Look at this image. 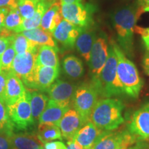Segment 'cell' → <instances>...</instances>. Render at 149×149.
Wrapping results in <instances>:
<instances>
[{"label": "cell", "instance_id": "cell-23", "mask_svg": "<svg viewBox=\"0 0 149 149\" xmlns=\"http://www.w3.org/2000/svg\"><path fill=\"white\" fill-rule=\"evenodd\" d=\"M57 50L51 46H39L37 53V64L42 66L59 68Z\"/></svg>", "mask_w": 149, "mask_h": 149}, {"label": "cell", "instance_id": "cell-41", "mask_svg": "<svg viewBox=\"0 0 149 149\" xmlns=\"http://www.w3.org/2000/svg\"><path fill=\"white\" fill-rule=\"evenodd\" d=\"M143 68L145 70V72L149 75V51L145 55L143 59Z\"/></svg>", "mask_w": 149, "mask_h": 149}, {"label": "cell", "instance_id": "cell-40", "mask_svg": "<svg viewBox=\"0 0 149 149\" xmlns=\"http://www.w3.org/2000/svg\"><path fill=\"white\" fill-rule=\"evenodd\" d=\"M9 11L8 9L0 8V33L4 29L5 19Z\"/></svg>", "mask_w": 149, "mask_h": 149}, {"label": "cell", "instance_id": "cell-10", "mask_svg": "<svg viewBox=\"0 0 149 149\" xmlns=\"http://www.w3.org/2000/svg\"><path fill=\"white\" fill-rule=\"evenodd\" d=\"M128 131L138 140H149V104L133 113L128 124Z\"/></svg>", "mask_w": 149, "mask_h": 149}, {"label": "cell", "instance_id": "cell-48", "mask_svg": "<svg viewBox=\"0 0 149 149\" xmlns=\"http://www.w3.org/2000/svg\"><path fill=\"white\" fill-rule=\"evenodd\" d=\"M40 149H44V148H43V146H41L40 148Z\"/></svg>", "mask_w": 149, "mask_h": 149}, {"label": "cell", "instance_id": "cell-18", "mask_svg": "<svg viewBox=\"0 0 149 149\" xmlns=\"http://www.w3.org/2000/svg\"><path fill=\"white\" fill-rule=\"evenodd\" d=\"M63 19L61 13L60 1H54L49 6L41 22L40 28L53 34L55 29Z\"/></svg>", "mask_w": 149, "mask_h": 149}, {"label": "cell", "instance_id": "cell-19", "mask_svg": "<svg viewBox=\"0 0 149 149\" xmlns=\"http://www.w3.org/2000/svg\"><path fill=\"white\" fill-rule=\"evenodd\" d=\"M129 133L128 130L122 131H104L97 140L92 149H115Z\"/></svg>", "mask_w": 149, "mask_h": 149}, {"label": "cell", "instance_id": "cell-6", "mask_svg": "<svg viewBox=\"0 0 149 149\" xmlns=\"http://www.w3.org/2000/svg\"><path fill=\"white\" fill-rule=\"evenodd\" d=\"M95 11L94 6L89 3H61V13L63 19L82 29L91 27L93 23V17Z\"/></svg>", "mask_w": 149, "mask_h": 149}, {"label": "cell", "instance_id": "cell-26", "mask_svg": "<svg viewBox=\"0 0 149 149\" xmlns=\"http://www.w3.org/2000/svg\"><path fill=\"white\" fill-rule=\"evenodd\" d=\"M37 136L43 144L55 139H62V135L58 126L50 123L39 124Z\"/></svg>", "mask_w": 149, "mask_h": 149}, {"label": "cell", "instance_id": "cell-33", "mask_svg": "<svg viewBox=\"0 0 149 149\" xmlns=\"http://www.w3.org/2000/svg\"><path fill=\"white\" fill-rule=\"evenodd\" d=\"M7 73L8 72L0 71V100H1L4 103L6 88Z\"/></svg>", "mask_w": 149, "mask_h": 149}, {"label": "cell", "instance_id": "cell-14", "mask_svg": "<svg viewBox=\"0 0 149 149\" xmlns=\"http://www.w3.org/2000/svg\"><path fill=\"white\" fill-rule=\"evenodd\" d=\"M59 68L42 66L37 64L35 72L34 88L46 91L57 79Z\"/></svg>", "mask_w": 149, "mask_h": 149}, {"label": "cell", "instance_id": "cell-22", "mask_svg": "<svg viewBox=\"0 0 149 149\" xmlns=\"http://www.w3.org/2000/svg\"><path fill=\"white\" fill-rule=\"evenodd\" d=\"M26 38L35 43L37 46H51L59 51L57 42L53 36V34L48 31H44L42 28H37L35 29L24 31L22 33Z\"/></svg>", "mask_w": 149, "mask_h": 149}, {"label": "cell", "instance_id": "cell-34", "mask_svg": "<svg viewBox=\"0 0 149 149\" xmlns=\"http://www.w3.org/2000/svg\"><path fill=\"white\" fill-rule=\"evenodd\" d=\"M137 138L129 132L125 139L123 140L121 144L119 145L115 149H128L130 146H132L134 143L137 141Z\"/></svg>", "mask_w": 149, "mask_h": 149}, {"label": "cell", "instance_id": "cell-20", "mask_svg": "<svg viewBox=\"0 0 149 149\" xmlns=\"http://www.w3.org/2000/svg\"><path fill=\"white\" fill-rule=\"evenodd\" d=\"M8 137L10 149H40L43 146V144L35 134L13 133Z\"/></svg>", "mask_w": 149, "mask_h": 149}, {"label": "cell", "instance_id": "cell-31", "mask_svg": "<svg viewBox=\"0 0 149 149\" xmlns=\"http://www.w3.org/2000/svg\"><path fill=\"white\" fill-rule=\"evenodd\" d=\"M40 0H19L18 10L23 19L33 17Z\"/></svg>", "mask_w": 149, "mask_h": 149}, {"label": "cell", "instance_id": "cell-3", "mask_svg": "<svg viewBox=\"0 0 149 149\" xmlns=\"http://www.w3.org/2000/svg\"><path fill=\"white\" fill-rule=\"evenodd\" d=\"M117 59L113 44L109 45L108 58L101 72L96 79L91 80L97 91L99 95L111 98L124 93L117 72Z\"/></svg>", "mask_w": 149, "mask_h": 149}, {"label": "cell", "instance_id": "cell-39", "mask_svg": "<svg viewBox=\"0 0 149 149\" xmlns=\"http://www.w3.org/2000/svg\"><path fill=\"white\" fill-rule=\"evenodd\" d=\"M0 149H10L9 137L3 133L0 134Z\"/></svg>", "mask_w": 149, "mask_h": 149}, {"label": "cell", "instance_id": "cell-12", "mask_svg": "<svg viewBox=\"0 0 149 149\" xmlns=\"http://www.w3.org/2000/svg\"><path fill=\"white\" fill-rule=\"evenodd\" d=\"M76 87L73 84L63 80H57L46 91L50 100L61 107H69L72 101Z\"/></svg>", "mask_w": 149, "mask_h": 149}, {"label": "cell", "instance_id": "cell-35", "mask_svg": "<svg viewBox=\"0 0 149 149\" xmlns=\"http://www.w3.org/2000/svg\"><path fill=\"white\" fill-rule=\"evenodd\" d=\"M19 0H0V8H6L8 10L18 9Z\"/></svg>", "mask_w": 149, "mask_h": 149}, {"label": "cell", "instance_id": "cell-28", "mask_svg": "<svg viewBox=\"0 0 149 149\" xmlns=\"http://www.w3.org/2000/svg\"><path fill=\"white\" fill-rule=\"evenodd\" d=\"M11 45L16 54L26 52H37L39 46L31 42L22 33H16L11 35Z\"/></svg>", "mask_w": 149, "mask_h": 149}, {"label": "cell", "instance_id": "cell-8", "mask_svg": "<svg viewBox=\"0 0 149 149\" xmlns=\"http://www.w3.org/2000/svg\"><path fill=\"white\" fill-rule=\"evenodd\" d=\"M8 116L14 128L26 130L35 124L32 116L30 93L26 91V95L12 105H6Z\"/></svg>", "mask_w": 149, "mask_h": 149}, {"label": "cell", "instance_id": "cell-36", "mask_svg": "<svg viewBox=\"0 0 149 149\" xmlns=\"http://www.w3.org/2000/svg\"><path fill=\"white\" fill-rule=\"evenodd\" d=\"M135 31L141 35L145 46H146V48L148 47L149 46V27L144 29V28L135 26Z\"/></svg>", "mask_w": 149, "mask_h": 149}, {"label": "cell", "instance_id": "cell-21", "mask_svg": "<svg viewBox=\"0 0 149 149\" xmlns=\"http://www.w3.org/2000/svg\"><path fill=\"white\" fill-rule=\"evenodd\" d=\"M69 107H63L50 100L47 105L39 118V122L50 123L58 126L64 115L69 110Z\"/></svg>", "mask_w": 149, "mask_h": 149}, {"label": "cell", "instance_id": "cell-16", "mask_svg": "<svg viewBox=\"0 0 149 149\" xmlns=\"http://www.w3.org/2000/svg\"><path fill=\"white\" fill-rule=\"evenodd\" d=\"M105 130L97 128L91 122H88L80 129L73 139L84 149H92L97 140Z\"/></svg>", "mask_w": 149, "mask_h": 149}, {"label": "cell", "instance_id": "cell-15", "mask_svg": "<svg viewBox=\"0 0 149 149\" xmlns=\"http://www.w3.org/2000/svg\"><path fill=\"white\" fill-rule=\"evenodd\" d=\"M26 91L22 81L11 72L7 73L5 103L12 105L26 95Z\"/></svg>", "mask_w": 149, "mask_h": 149}, {"label": "cell", "instance_id": "cell-50", "mask_svg": "<svg viewBox=\"0 0 149 149\" xmlns=\"http://www.w3.org/2000/svg\"><path fill=\"white\" fill-rule=\"evenodd\" d=\"M0 71H1V70H0Z\"/></svg>", "mask_w": 149, "mask_h": 149}, {"label": "cell", "instance_id": "cell-49", "mask_svg": "<svg viewBox=\"0 0 149 149\" xmlns=\"http://www.w3.org/2000/svg\"><path fill=\"white\" fill-rule=\"evenodd\" d=\"M128 149H133V147H130V148H129Z\"/></svg>", "mask_w": 149, "mask_h": 149}, {"label": "cell", "instance_id": "cell-13", "mask_svg": "<svg viewBox=\"0 0 149 149\" xmlns=\"http://www.w3.org/2000/svg\"><path fill=\"white\" fill-rule=\"evenodd\" d=\"M85 125L79 113L75 110L69 109L58 124L62 137L68 141L73 139L77 132Z\"/></svg>", "mask_w": 149, "mask_h": 149}, {"label": "cell", "instance_id": "cell-27", "mask_svg": "<svg viewBox=\"0 0 149 149\" xmlns=\"http://www.w3.org/2000/svg\"><path fill=\"white\" fill-rule=\"evenodd\" d=\"M30 93V104H31L32 116L34 120H37L44 111L48 102V98L46 95L37 91Z\"/></svg>", "mask_w": 149, "mask_h": 149}, {"label": "cell", "instance_id": "cell-1", "mask_svg": "<svg viewBox=\"0 0 149 149\" xmlns=\"http://www.w3.org/2000/svg\"><path fill=\"white\" fill-rule=\"evenodd\" d=\"M141 8L136 9L132 6H125L115 10L111 15V23L116 33L119 46L125 55L133 56L134 32Z\"/></svg>", "mask_w": 149, "mask_h": 149}, {"label": "cell", "instance_id": "cell-2", "mask_svg": "<svg viewBox=\"0 0 149 149\" xmlns=\"http://www.w3.org/2000/svg\"><path fill=\"white\" fill-rule=\"evenodd\" d=\"M124 105L115 98H105L97 101L91 115V122L99 129L113 130L124 122L122 112Z\"/></svg>", "mask_w": 149, "mask_h": 149}, {"label": "cell", "instance_id": "cell-11", "mask_svg": "<svg viewBox=\"0 0 149 149\" xmlns=\"http://www.w3.org/2000/svg\"><path fill=\"white\" fill-rule=\"evenodd\" d=\"M84 29L63 19L54 31L53 36L56 42L60 43L64 49L70 50L75 46L76 40Z\"/></svg>", "mask_w": 149, "mask_h": 149}, {"label": "cell", "instance_id": "cell-44", "mask_svg": "<svg viewBox=\"0 0 149 149\" xmlns=\"http://www.w3.org/2000/svg\"><path fill=\"white\" fill-rule=\"evenodd\" d=\"M137 3L139 8L142 10L144 7H146L147 6L149 5V0H137Z\"/></svg>", "mask_w": 149, "mask_h": 149}, {"label": "cell", "instance_id": "cell-30", "mask_svg": "<svg viewBox=\"0 0 149 149\" xmlns=\"http://www.w3.org/2000/svg\"><path fill=\"white\" fill-rule=\"evenodd\" d=\"M5 104L4 102L0 100V132L10 137L14 133V128L9 118L7 106Z\"/></svg>", "mask_w": 149, "mask_h": 149}, {"label": "cell", "instance_id": "cell-47", "mask_svg": "<svg viewBox=\"0 0 149 149\" xmlns=\"http://www.w3.org/2000/svg\"><path fill=\"white\" fill-rule=\"evenodd\" d=\"M146 49H147V51H149V46H148V47H147V48H146Z\"/></svg>", "mask_w": 149, "mask_h": 149}, {"label": "cell", "instance_id": "cell-32", "mask_svg": "<svg viewBox=\"0 0 149 149\" xmlns=\"http://www.w3.org/2000/svg\"><path fill=\"white\" fill-rule=\"evenodd\" d=\"M15 56L16 53L13 47L10 45L0 57V70L6 72H10Z\"/></svg>", "mask_w": 149, "mask_h": 149}, {"label": "cell", "instance_id": "cell-9", "mask_svg": "<svg viewBox=\"0 0 149 149\" xmlns=\"http://www.w3.org/2000/svg\"><path fill=\"white\" fill-rule=\"evenodd\" d=\"M109 45L108 37L105 33L101 32L97 35L88 61L92 80L97 78L107 62L109 55Z\"/></svg>", "mask_w": 149, "mask_h": 149}, {"label": "cell", "instance_id": "cell-29", "mask_svg": "<svg viewBox=\"0 0 149 149\" xmlns=\"http://www.w3.org/2000/svg\"><path fill=\"white\" fill-rule=\"evenodd\" d=\"M22 22H23V17L18 9L10 10L6 17L4 29L14 33H19Z\"/></svg>", "mask_w": 149, "mask_h": 149}, {"label": "cell", "instance_id": "cell-25", "mask_svg": "<svg viewBox=\"0 0 149 149\" xmlns=\"http://www.w3.org/2000/svg\"><path fill=\"white\" fill-rule=\"evenodd\" d=\"M63 70L72 79H79L84 74V68L82 61L74 55H68L63 59Z\"/></svg>", "mask_w": 149, "mask_h": 149}, {"label": "cell", "instance_id": "cell-46", "mask_svg": "<svg viewBox=\"0 0 149 149\" xmlns=\"http://www.w3.org/2000/svg\"><path fill=\"white\" fill-rule=\"evenodd\" d=\"M142 11L143 12L149 13V5L147 6H146V7H144V8L142 9Z\"/></svg>", "mask_w": 149, "mask_h": 149}, {"label": "cell", "instance_id": "cell-38", "mask_svg": "<svg viewBox=\"0 0 149 149\" xmlns=\"http://www.w3.org/2000/svg\"><path fill=\"white\" fill-rule=\"evenodd\" d=\"M44 149H66V146L60 141H48L43 144Z\"/></svg>", "mask_w": 149, "mask_h": 149}, {"label": "cell", "instance_id": "cell-5", "mask_svg": "<svg viewBox=\"0 0 149 149\" xmlns=\"http://www.w3.org/2000/svg\"><path fill=\"white\" fill-rule=\"evenodd\" d=\"M98 92L92 83H84L76 87L72 104L74 110L79 113L86 124L90 122L91 115L98 101Z\"/></svg>", "mask_w": 149, "mask_h": 149}, {"label": "cell", "instance_id": "cell-7", "mask_svg": "<svg viewBox=\"0 0 149 149\" xmlns=\"http://www.w3.org/2000/svg\"><path fill=\"white\" fill-rule=\"evenodd\" d=\"M37 53V51L17 54L10 71L19 78L30 88H34Z\"/></svg>", "mask_w": 149, "mask_h": 149}, {"label": "cell", "instance_id": "cell-43", "mask_svg": "<svg viewBox=\"0 0 149 149\" xmlns=\"http://www.w3.org/2000/svg\"><path fill=\"white\" fill-rule=\"evenodd\" d=\"M133 149H149V144L143 141H139L133 146Z\"/></svg>", "mask_w": 149, "mask_h": 149}, {"label": "cell", "instance_id": "cell-17", "mask_svg": "<svg viewBox=\"0 0 149 149\" xmlns=\"http://www.w3.org/2000/svg\"><path fill=\"white\" fill-rule=\"evenodd\" d=\"M97 37V33L91 27L84 29L80 33L75 42V47L81 56L88 62L91 50Z\"/></svg>", "mask_w": 149, "mask_h": 149}, {"label": "cell", "instance_id": "cell-45", "mask_svg": "<svg viewBox=\"0 0 149 149\" xmlns=\"http://www.w3.org/2000/svg\"><path fill=\"white\" fill-rule=\"evenodd\" d=\"M81 0H60V2L65 3H72L81 2Z\"/></svg>", "mask_w": 149, "mask_h": 149}, {"label": "cell", "instance_id": "cell-24", "mask_svg": "<svg viewBox=\"0 0 149 149\" xmlns=\"http://www.w3.org/2000/svg\"><path fill=\"white\" fill-rule=\"evenodd\" d=\"M51 4V3H48L46 0H40L37 4L35 13L33 17L30 19H23V22L19 31V33H22L24 31L40 28L43 16Z\"/></svg>", "mask_w": 149, "mask_h": 149}, {"label": "cell", "instance_id": "cell-4", "mask_svg": "<svg viewBox=\"0 0 149 149\" xmlns=\"http://www.w3.org/2000/svg\"><path fill=\"white\" fill-rule=\"evenodd\" d=\"M117 59V72L124 93L137 98L143 86V81L135 65L126 57L119 45L112 41Z\"/></svg>", "mask_w": 149, "mask_h": 149}, {"label": "cell", "instance_id": "cell-37", "mask_svg": "<svg viewBox=\"0 0 149 149\" xmlns=\"http://www.w3.org/2000/svg\"><path fill=\"white\" fill-rule=\"evenodd\" d=\"M11 45V35L0 36V57L8 46Z\"/></svg>", "mask_w": 149, "mask_h": 149}, {"label": "cell", "instance_id": "cell-42", "mask_svg": "<svg viewBox=\"0 0 149 149\" xmlns=\"http://www.w3.org/2000/svg\"><path fill=\"white\" fill-rule=\"evenodd\" d=\"M66 149H84L79 144H77L74 139L68 141Z\"/></svg>", "mask_w": 149, "mask_h": 149}]
</instances>
